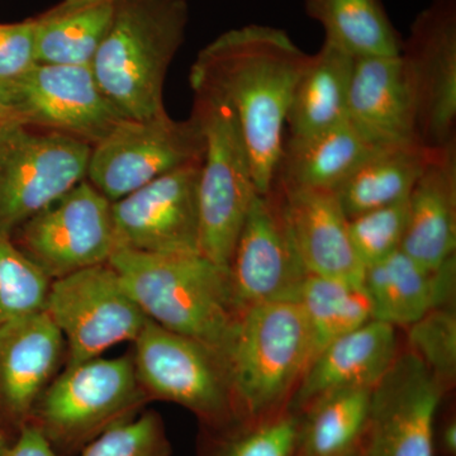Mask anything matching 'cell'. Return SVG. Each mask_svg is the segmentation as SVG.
I'll return each instance as SVG.
<instances>
[{
    "instance_id": "obj_1",
    "label": "cell",
    "mask_w": 456,
    "mask_h": 456,
    "mask_svg": "<svg viewBox=\"0 0 456 456\" xmlns=\"http://www.w3.org/2000/svg\"><path fill=\"white\" fill-rule=\"evenodd\" d=\"M308 59L284 29L248 25L221 33L191 65L193 92L220 98L235 114L260 194L272 188L288 110Z\"/></svg>"
},
{
    "instance_id": "obj_2",
    "label": "cell",
    "mask_w": 456,
    "mask_h": 456,
    "mask_svg": "<svg viewBox=\"0 0 456 456\" xmlns=\"http://www.w3.org/2000/svg\"><path fill=\"white\" fill-rule=\"evenodd\" d=\"M108 263L149 320L202 342L226 360L241 308L230 269L200 253L147 254L116 248Z\"/></svg>"
},
{
    "instance_id": "obj_3",
    "label": "cell",
    "mask_w": 456,
    "mask_h": 456,
    "mask_svg": "<svg viewBox=\"0 0 456 456\" xmlns=\"http://www.w3.org/2000/svg\"><path fill=\"white\" fill-rule=\"evenodd\" d=\"M188 23V0H119L90 68L123 116L146 119L167 112L165 79Z\"/></svg>"
},
{
    "instance_id": "obj_4",
    "label": "cell",
    "mask_w": 456,
    "mask_h": 456,
    "mask_svg": "<svg viewBox=\"0 0 456 456\" xmlns=\"http://www.w3.org/2000/svg\"><path fill=\"white\" fill-rule=\"evenodd\" d=\"M311 360L310 331L297 302L245 308L226 354L240 421L287 408Z\"/></svg>"
},
{
    "instance_id": "obj_5",
    "label": "cell",
    "mask_w": 456,
    "mask_h": 456,
    "mask_svg": "<svg viewBox=\"0 0 456 456\" xmlns=\"http://www.w3.org/2000/svg\"><path fill=\"white\" fill-rule=\"evenodd\" d=\"M131 355L66 365L42 393L31 424L62 456H73L99 435L141 413L147 402Z\"/></svg>"
},
{
    "instance_id": "obj_6",
    "label": "cell",
    "mask_w": 456,
    "mask_h": 456,
    "mask_svg": "<svg viewBox=\"0 0 456 456\" xmlns=\"http://www.w3.org/2000/svg\"><path fill=\"white\" fill-rule=\"evenodd\" d=\"M194 93L193 113L203 132L204 154L198 180L200 253L224 268L257 191L232 110L220 98Z\"/></svg>"
},
{
    "instance_id": "obj_7",
    "label": "cell",
    "mask_w": 456,
    "mask_h": 456,
    "mask_svg": "<svg viewBox=\"0 0 456 456\" xmlns=\"http://www.w3.org/2000/svg\"><path fill=\"white\" fill-rule=\"evenodd\" d=\"M132 354L147 398L187 408L211 430L239 422L226 360L202 342L147 318Z\"/></svg>"
},
{
    "instance_id": "obj_8",
    "label": "cell",
    "mask_w": 456,
    "mask_h": 456,
    "mask_svg": "<svg viewBox=\"0 0 456 456\" xmlns=\"http://www.w3.org/2000/svg\"><path fill=\"white\" fill-rule=\"evenodd\" d=\"M92 146L16 118L0 122V236L86 179Z\"/></svg>"
},
{
    "instance_id": "obj_9",
    "label": "cell",
    "mask_w": 456,
    "mask_h": 456,
    "mask_svg": "<svg viewBox=\"0 0 456 456\" xmlns=\"http://www.w3.org/2000/svg\"><path fill=\"white\" fill-rule=\"evenodd\" d=\"M204 139L197 117L176 121L167 112L125 119L90 150L86 180L110 202L154 180L202 163Z\"/></svg>"
},
{
    "instance_id": "obj_10",
    "label": "cell",
    "mask_w": 456,
    "mask_h": 456,
    "mask_svg": "<svg viewBox=\"0 0 456 456\" xmlns=\"http://www.w3.org/2000/svg\"><path fill=\"white\" fill-rule=\"evenodd\" d=\"M45 311L64 338L66 365L134 342L147 321L110 263L51 281Z\"/></svg>"
},
{
    "instance_id": "obj_11",
    "label": "cell",
    "mask_w": 456,
    "mask_h": 456,
    "mask_svg": "<svg viewBox=\"0 0 456 456\" xmlns=\"http://www.w3.org/2000/svg\"><path fill=\"white\" fill-rule=\"evenodd\" d=\"M12 118L95 145L127 119L101 89L90 65L40 64L0 86Z\"/></svg>"
},
{
    "instance_id": "obj_12",
    "label": "cell",
    "mask_w": 456,
    "mask_h": 456,
    "mask_svg": "<svg viewBox=\"0 0 456 456\" xmlns=\"http://www.w3.org/2000/svg\"><path fill=\"white\" fill-rule=\"evenodd\" d=\"M12 242L51 279L110 261L112 202L83 180L25 222Z\"/></svg>"
},
{
    "instance_id": "obj_13",
    "label": "cell",
    "mask_w": 456,
    "mask_h": 456,
    "mask_svg": "<svg viewBox=\"0 0 456 456\" xmlns=\"http://www.w3.org/2000/svg\"><path fill=\"white\" fill-rule=\"evenodd\" d=\"M449 391L410 350L371 393L358 456H435V419Z\"/></svg>"
},
{
    "instance_id": "obj_14",
    "label": "cell",
    "mask_w": 456,
    "mask_h": 456,
    "mask_svg": "<svg viewBox=\"0 0 456 456\" xmlns=\"http://www.w3.org/2000/svg\"><path fill=\"white\" fill-rule=\"evenodd\" d=\"M415 98L417 134L436 149L456 140V0H432L399 53Z\"/></svg>"
},
{
    "instance_id": "obj_15",
    "label": "cell",
    "mask_w": 456,
    "mask_h": 456,
    "mask_svg": "<svg viewBox=\"0 0 456 456\" xmlns=\"http://www.w3.org/2000/svg\"><path fill=\"white\" fill-rule=\"evenodd\" d=\"M231 283L242 311L270 302H296L307 277L277 191L255 196L237 239Z\"/></svg>"
},
{
    "instance_id": "obj_16",
    "label": "cell",
    "mask_w": 456,
    "mask_h": 456,
    "mask_svg": "<svg viewBox=\"0 0 456 456\" xmlns=\"http://www.w3.org/2000/svg\"><path fill=\"white\" fill-rule=\"evenodd\" d=\"M200 164L167 174L113 202L116 248L147 254L200 253Z\"/></svg>"
},
{
    "instance_id": "obj_17",
    "label": "cell",
    "mask_w": 456,
    "mask_h": 456,
    "mask_svg": "<svg viewBox=\"0 0 456 456\" xmlns=\"http://www.w3.org/2000/svg\"><path fill=\"white\" fill-rule=\"evenodd\" d=\"M64 359V338L46 311L0 326V426L9 436L31 422Z\"/></svg>"
},
{
    "instance_id": "obj_18",
    "label": "cell",
    "mask_w": 456,
    "mask_h": 456,
    "mask_svg": "<svg viewBox=\"0 0 456 456\" xmlns=\"http://www.w3.org/2000/svg\"><path fill=\"white\" fill-rule=\"evenodd\" d=\"M347 121L373 146L422 143L417 134L415 98L401 57L355 59Z\"/></svg>"
},
{
    "instance_id": "obj_19",
    "label": "cell",
    "mask_w": 456,
    "mask_h": 456,
    "mask_svg": "<svg viewBox=\"0 0 456 456\" xmlns=\"http://www.w3.org/2000/svg\"><path fill=\"white\" fill-rule=\"evenodd\" d=\"M395 327L379 320L341 336L312 359L288 408L301 413L327 393L374 388L398 358Z\"/></svg>"
},
{
    "instance_id": "obj_20",
    "label": "cell",
    "mask_w": 456,
    "mask_h": 456,
    "mask_svg": "<svg viewBox=\"0 0 456 456\" xmlns=\"http://www.w3.org/2000/svg\"><path fill=\"white\" fill-rule=\"evenodd\" d=\"M273 191L281 198L294 246L305 272L362 283L365 268L354 248L349 218L335 191Z\"/></svg>"
},
{
    "instance_id": "obj_21",
    "label": "cell",
    "mask_w": 456,
    "mask_h": 456,
    "mask_svg": "<svg viewBox=\"0 0 456 456\" xmlns=\"http://www.w3.org/2000/svg\"><path fill=\"white\" fill-rule=\"evenodd\" d=\"M401 250L431 269L456 256V140L432 149L408 197Z\"/></svg>"
},
{
    "instance_id": "obj_22",
    "label": "cell",
    "mask_w": 456,
    "mask_h": 456,
    "mask_svg": "<svg viewBox=\"0 0 456 456\" xmlns=\"http://www.w3.org/2000/svg\"><path fill=\"white\" fill-rule=\"evenodd\" d=\"M373 305L374 320L408 327L455 298L456 256L439 268H426L399 248L367 266L362 279Z\"/></svg>"
},
{
    "instance_id": "obj_23",
    "label": "cell",
    "mask_w": 456,
    "mask_h": 456,
    "mask_svg": "<svg viewBox=\"0 0 456 456\" xmlns=\"http://www.w3.org/2000/svg\"><path fill=\"white\" fill-rule=\"evenodd\" d=\"M375 149L349 121L314 136L287 137L272 188L336 191Z\"/></svg>"
},
{
    "instance_id": "obj_24",
    "label": "cell",
    "mask_w": 456,
    "mask_h": 456,
    "mask_svg": "<svg viewBox=\"0 0 456 456\" xmlns=\"http://www.w3.org/2000/svg\"><path fill=\"white\" fill-rule=\"evenodd\" d=\"M354 61L353 56L327 41L310 55L288 110V137L314 136L347 122Z\"/></svg>"
},
{
    "instance_id": "obj_25",
    "label": "cell",
    "mask_w": 456,
    "mask_h": 456,
    "mask_svg": "<svg viewBox=\"0 0 456 456\" xmlns=\"http://www.w3.org/2000/svg\"><path fill=\"white\" fill-rule=\"evenodd\" d=\"M119 0H61L33 18L40 64L90 65Z\"/></svg>"
},
{
    "instance_id": "obj_26",
    "label": "cell",
    "mask_w": 456,
    "mask_h": 456,
    "mask_svg": "<svg viewBox=\"0 0 456 456\" xmlns=\"http://www.w3.org/2000/svg\"><path fill=\"white\" fill-rule=\"evenodd\" d=\"M431 154L419 142L377 147L335 191L346 217L407 200Z\"/></svg>"
},
{
    "instance_id": "obj_27",
    "label": "cell",
    "mask_w": 456,
    "mask_h": 456,
    "mask_svg": "<svg viewBox=\"0 0 456 456\" xmlns=\"http://www.w3.org/2000/svg\"><path fill=\"white\" fill-rule=\"evenodd\" d=\"M373 388L327 393L302 411L296 456L358 454L367 430Z\"/></svg>"
},
{
    "instance_id": "obj_28",
    "label": "cell",
    "mask_w": 456,
    "mask_h": 456,
    "mask_svg": "<svg viewBox=\"0 0 456 456\" xmlns=\"http://www.w3.org/2000/svg\"><path fill=\"white\" fill-rule=\"evenodd\" d=\"M308 17L325 29V41L358 57L399 56L398 35L382 0H303Z\"/></svg>"
},
{
    "instance_id": "obj_29",
    "label": "cell",
    "mask_w": 456,
    "mask_h": 456,
    "mask_svg": "<svg viewBox=\"0 0 456 456\" xmlns=\"http://www.w3.org/2000/svg\"><path fill=\"white\" fill-rule=\"evenodd\" d=\"M296 302L310 331L312 359L330 342L374 320L370 297L358 281L308 274Z\"/></svg>"
},
{
    "instance_id": "obj_30",
    "label": "cell",
    "mask_w": 456,
    "mask_h": 456,
    "mask_svg": "<svg viewBox=\"0 0 456 456\" xmlns=\"http://www.w3.org/2000/svg\"><path fill=\"white\" fill-rule=\"evenodd\" d=\"M301 415L284 408L274 415L217 428L203 456H296ZM211 430V428H209Z\"/></svg>"
},
{
    "instance_id": "obj_31",
    "label": "cell",
    "mask_w": 456,
    "mask_h": 456,
    "mask_svg": "<svg viewBox=\"0 0 456 456\" xmlns=\"http://www.w3.org/2000/svg\"><path fill=\"white\" fill-rule=\"evenodd\" d=\"M51 279L11 239L0 236V326L45 311Z\"/></svg>"
},
{
    "instance_id": "obj_32",
    "label": "cell",
    "mask_w": 456,
    "mask_h": 456,
    "mask_svg": "<svg viewBox=\"0 0 456 456\" xmlns=\"http://www.w3.org/2000/svg\"><path fill=\"white\" fill-rule=\"evenodd\" d=\"M411 353L448 388L456 378V314L454 308H439L408 326Z\"/></svg>"
},
{
    "instance_id": "obj_33",
    "label": "cell",
    "mask_w": 456,
    "mask_h": 456,
    "mask_svg": "<svg viewBox=\"0 0 456 456\" xmlns=\"http://www.w3.org/2000/svg\"><path fill=\"white\" fill-rule=\"evenodd\" d=\"M407 217L408 198L350 218L351 241L364 268L387 259L401 248Z\"/></svg>"
},
{
    "instance_id": "obj_34",
    "label": "cell",
    "mask_w": 456,
    "mask_h": 456,
    "mask_svg": "<svg viewBox=\"0 0 456 456\" xmlns=\"http://www.w3.org/2000/svg\"><path fill=\"white\" fill-rule=\"evenodd\" d=\"M80 456H170L171 445L161 416L141 412L99 435Z\"/></svg>"
},
{
    "instance_id": "obj_35",
    "label": "cell",
    "mask_w": 456,
    "mask_h": 456,
    "mask_svg": "<svg viewBox=\"0 0 456 456\" xmlns=\"http://www.w3.org/2000/svg\"><path fill=\"white\" fill-rule=\"evenodd\" d=\"M37 64L33 18L0 23V86L13 82Z\"/></svg>"
},
{
    "instance_id": "obj_36",
    "label": "cell",
    "mask_w": 456,
    "mask_h": 456,
    "mask_svg": "<svg viewBox=\"0 0 456 456\" xmlns=\"http://www.w3.org/2000/svg\"><path fill=\"white\" fill-rule=\"evenodd\" d=\"M7 456H62L35 425L27 424L12 440Z\"/></svg>"
},
{
    "instance_id": "obj_37",
    "label": "cell",
    "mask_w": 456,
    "mask_h": 456,
    "mask_svg": "<svg viewBox=\"0 0 456 456\" xmlns=\"http://www.w3.org/2000/svg\"><path fill=\"white\" fill-rule=\"evenodd\" d=\"M440 445L443 452L448 456L456 455V422L449 419L443 425L440 432Z\"/></svg>"
},
{
    "instance_id": "obj_38",
    "label": "cell",
    "mask_w": 456,
    "mask_h": 456,
    "mask_svg": "<svg viewBox=\"0 0 456 456\" xmlns=\"http://www.w3.org/2000/svg\"><path fill=\"white\" fill-rule=\"evenodd\" d=\"M12 441L9 440V435L4 428L0 426V456H7L9 445Z\"/></svg>"
},
{
    "instance_id": "obj_39",
    "label": "cell",
    "mask_w": 456,
    "mask_h": 456,
    "mask_svg": "<svg viewBox=\"0 0 456 456\" xmlns=\"http://www.w3.org/2000/svg\"><path fill=\"white\" fill-rule=\"evenodd\" d=\"M12 118L11 113L7 110V107L3 103L2 97H0V122L4 121V119Z\"/></svg>"
},
{
    "instance_id": "obj_40",
    "label": "cell",
    "mask_w": 456,
    "mask_h": 456,
    "mask_svg": "<svg viewBox=\"0 0 456 456\" xmlns=\"http://www.w3.org/2000/svg\"><path fill=\"white\" fill-rule=\"evenodd\" d=\"M353 456H358V454L353 455Z\"/></svg>"
}]
</instances>
